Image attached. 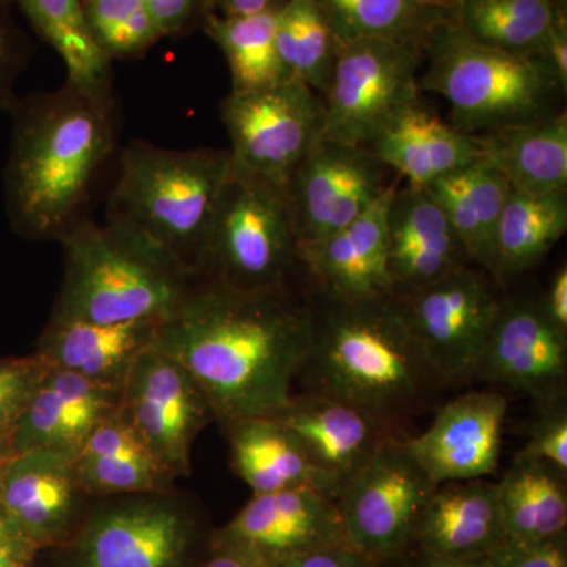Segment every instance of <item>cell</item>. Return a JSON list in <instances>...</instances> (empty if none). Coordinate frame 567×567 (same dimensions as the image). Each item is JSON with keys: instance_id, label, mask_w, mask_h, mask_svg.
Segmentation results:
<instances>
[{"instance_id": "obj_45", "label": "cell", "mask_w": 567, "mask_h": 567, "mask_svg": "<svg viewBox=\"0 0 567 567\" xmlns=\"http://www.w3.org/2000/svg\"><path fill=\"white\" fill-rule=\"evenodd\" d=\"M3 2L7 0H0V102L6 100L7 84L17 65V37L3 13Z\"/></svg>"}, {"instance_id": "obj_49", "label": "cell", "mask_w": 567, "mask_h": 567, "mask_svg": "<svg viewBox=\"0 0 567 567\" xmlns=\"http://www.w3.org/2000/svg\"><path fill=\"white\" fill-rule=\"evenodd\" d=\"M443 2H445L447 7H451V9H453V7L456 6V3L461 2V0H443Z\"/></svg>"}, {"instance_id": "obj_41", "label": "cell", "mask_w": 567, "mask_h": 567, "mask_svg": "<svg viewBox=\"0 0 567 567\" xmlns=\"http://www.w3.org/2000/svg\"><path fill=\"white\" fill-rule=\"evenodd\" d=\"M544 61L548 63L555 78H557L559 87L567 91V10L566 0H557L554 18H551L550 28H548L546 41H544L543 51H540Z\"/></svg>"}, {"instance_id": "obj_9", "label": "cell", "mask_w": 567, "mask_h": 567, "mask_svg": "<svg viewBox=\"0 0 567 567\" xmlns=\"http://www.w3.org/2000/svg\"><path fill=\"white\" fill-rule=\"evenodd\" d=\"M423 54L415 41H336L323 140L368 148L395 115L420 103Z\"/></svg>"}, {"instance_id": "obj_32", "label": "cell", "mask_w": 567, "mask_h": 567, "mask_svg": "<svg viewBox=\"0 0 567 567\" xmlns=\"http://www.w3.org/2000/svg\"><path fill=\"white\" fill-rule=\"evenodd\" d=\"M555 6L557 0H461L453 7V20L486 47L540 55Z\"/></svg>"}, {"instance_id": "obj_29", "label": "cell", "mask_w": 567, "mask_h": 567, "mask_svg": "<svg viewBox=\"0 0 567 567\" xmlns=\"http://www.w3.org/2000/svg\"><path fill=\"white\" fill-rule=\"evenodd\" d=\"M567 230V192H513L496 227L492 276L502 284L536 267Z\"/></svg>"}, {"instance_id": "obj_39", "label": "cell", "mask_w": 567, "mask_h": 567, "mask_svg": "<svg viewBox=\"0 0 567 567\" xmlns=\"http://www.w3.org/2000/svg\"><path fill=\"white\" fill-rule=\"evenodd\" d=\"M148 9L164 37L182 35L204 20L208 13V0H147Z\"/></svg>"}, {"instance_id": "obj_44", "label": "cell", "mask_w": 567, "mask_h": 567, "mask_svg": "<svg viewBox=\"0 0 567 567\" xmlns=\"http://www.w3.org/2000/svg\"><path fill=\"white\" fill-rule=\"evenodd\" d=\"M391 567H491L488 559H451L436 557L421 548L412 547L401 557L390 561Z\"/></svg>"}, {"instance_id": "obj_1", "label": "cell", "mask_w": 567, "mask_h": 567, "mask_svg": "<svg viewBox=\"0 0 567 567\" xmlns=\"http://www.w3.org/2000/svg\"><path fill=\"white\" fill-rule=\"evenodd\" d=\"M311 341V290L300 271L252 290L197 278L153 347L188 369L226 429L274 416L289 402Z\"/></svg>"}, {"instance_id": "obj_36", "label": "cell", "mask_w": 567, "mask_h": 567, "mask_svg": "<svg viewBox=\"0 0 567 567\" xmlns=\"http://www.w3.org/2000/svg\"><path fill=\"white\" fill-rule=\"evenodd\" d=\"M50 368L39 353L0 360V427L13 432Z\"/></svg>"}, {"instance_id": "obj_21", "label": "cell", "mask_w": 567, "mask_h": 567, "mask_svg": "<svg viewBox=\"0 0 567 567\" xmlns=\"http://www.w3.org/2000/svg\"><path fill=\"white\" fill-rule=\"evenodd\" d=\"M122 393L51 365L11 432L14 454L55 450L74 456L89 435L121 406Z\"/></svg>"}, {"instance_id": "obj_51", "label": "cell", "mask_w": 567, "mask_h": 567, "mask_svg": "<svg viewBox=\"0 0 567 567\" xmlns=\"http://www.w3.org/2000/svg\"><path fill=\"white\" fill-rule=\"evenodd\" d=\"M7 2H14V0H7Z\"/></svg>"}, {"instance_id": "obj_38", "label": "cell", "mask_w": 567, "mask_h": 567, "mask_svg": "<svg viewBox=\"0 0 567 567\" xmlns=\"http://www.w3.org/2000/svg\"><path fill=\"white\" fill-rule=\"evenodd\" d=\"M487 559L491 567H567V535L539 543L506 539Z\"/></svg>"}, {"instance_id": "obj_48", "label": "cell", "mask_w": 567, "mask_h": 567, "mask_svg": "<svg viewBox=\"0 0 567 567\" xmlns=\"http://www.w3.org/2000/svg\"><path fill=\"white\" fill-rule=\"evenodd\" d=\"M13 436L10 429L0 427V468L13 456Z\"/></svg>"}, {"instance_id": "obj_11", "label": "cell", "mask_w": 567, "mask_h": 567, "mask_svg": "<svg viewBox=\"0 0 567 567\" xmlns=\"http://www.w3.org/2000/svg\"><path fill=\"white\" fill-rule=\"evenodd\" d=\"M494 276L465 265L413 292L394 295L406 323L447 386L473 382L505 293Z\"/></svg>"}, {"instance_id": "obj_16", "label": "cell", "mask_w": 567, "mask_h": 567, "mask_svg": "<svg viewBox=\"0 0 567 567\" xmlns=\"http://www.w3.org/2000/svg\"><path fill=\"white\" fill-rule=\"evenodd\" d=\"M383 169L368 148L317 142L286 183L298 246L327 237L363 215L388 188Z\"/></svg>"}, {"instance_id": "obj_22", "label": "cell", "mask_w": 567, "mask_h": 567, "mask_svg": "<svg viewBox=\"0 0 567 567\" xmlns=\"http://www.w3.org/2000/svg\"><path fill=\"white\" fill-rule=\"evenodd\" d=\"M507 539L498 486L486 480L439 484L413 547L451 559L486 558Z\"/></svg>"}, {"instance_id": "obj_31", "label": "cell", "mask_w": 567, "mask_h": 567, "mask_svg": "<svg viewBox=\"0 0 567 567\" xmlns=\"http://www.w3.org/2000/svg\"><path fill=\"white\" fill-rule=\"evenodd\" d=\"M276 9L252 14L207 13L204 28L221 48L233 91L249 92L286 81L276 50Z\"/></svg>"}, {"instance_id": "obj_46", "label": "cell", "mask_w": 567, "mask_h": 567, "mask_svg": "<svg viewBox=\"0 0 567 567\" xmlns=\"http://www.w3.org/2000/svg\"><path fill=\"white\" fill-rule=\"evenodd\" d=\"M284 0H208V9L218 10V14H252L276 9Z\"/></svg>"}, {"instance_id": "obj_47", "label": "cell", "mask_w": 567, "mask_h": 567, "mask_svg": "<svg viewBox=\"0 0 567 567\" xmlns=\"http://www.w3.org/2000/svg\"><path fill=\"white\" fill-rule=\"evenodd\" d=\"M193 567H262L230 551L210 550L207 557Z\"/></svg>"}, {"instance_id": "obj_24", "label": "cell", "mask_w": 567, "mask_h": 567, "mask_svg": "<svg viewBox=\"0 0 567 567\" xmlns=\"http://www.w3.org/2000/svg\"><path fill=\"white\" fill-rule=\"evenodd\" d=\"M368 151L415 188H427L440 178L464 171L481 159L476 136L440 121L421 103L395 115Z\"/></svg>"}, {"instance_id": "obj_3", "label": "cell", "mask_w": 567, "mask_h": 567, "mask_svg": "<svg viewBox=\"0 0 567 567\" xmlns=\"http://www.w3.org/2000/svg\"><path fill=\"white\" fill-rule=\"evenodd\" d=\"M115 145L110 87L66 81L33 96L14 128L7 197L14 227L32 240H59L80 213Z\"/></svg>"}, {"instance_id": "obj_42", "label": "cell", "mask_w": 567, "mask_h": 567, "mask_svg": "<svg viewBox=\"0 0 567 567\" xmlns=\"http://www.w3.org/2000/svg\"><path fill=\"white\" fill-rule=\"evenodd\" d=\"M375 561L350 546L322 548L287 559L276 567H377Z\"/></svg>"}, {"instance_id": "obj_13", "label": "cell", "mask_w": 567, "mask_h": 567, "mask_svg": "<svg viewBox=\"0 0 567 567\" xmlns=\"http://www.w3.org/2000/svg\"><path fill=\"white\" fill-rule=\"evenodd\" d=\"M476 380L525 395L536 410L567 402V333L551 322L540 297L505 295Z\"/></svg>"}, {"instance_id": "obj_15", "label": "cell", "mask_w": 567, "mask_h": 567, "mask_svg": "<svg viewBox=\"0 0 567 567\" xmlns=\"http://www.w3.org/2000/svg\"><path fill=\"white\" fill-rule=\"evenodd\" d=\"M122 410L174 480L189 475L194 440L215 415L185 365L153 346L145 350L123 386Z\"/></svg>"}, {"instance_id": "obj_7", "label": "cell", "mask_w": 567, "mask_h": 567, "mask_svg": "<svg viewBox=\"0 0 567 567\" xmlns=\"http://www.w3.org/2000/svg\"><path fill=\"white\" fill-rule=\"evenodd\" d=\"M300 271L286 185L230 162L197 278L252 290L290 281Z\"/></svg>"}, {"instance_id": "obj_35", "label": "cell", "mask_w": 567, "mask_h": 567, "mask_svg": "<svg viewBox=\"0 0 567 567\" xmlns=\"http://www.w3.org/2000/svg\"><path fill=\"white\" fill-rule=\"evenodd\" d=\"M81 7L93 39L111 61L140 58L163 39L147 0H81Z\"/></svg>"}, {"instance_id": "obj_27", "label": "cell", "mask_w": 567, "mask_h": 567, "mask_svg": "<svg viewBox=\"0 0 567 567\" xmlns=\"http://www.w3.org/2000/svg\"><path fill=\"white\" fill-rule=\"evenodd\" d=\"M481 162L503 175L514 192H567V115L477 134Z\"/></svg>"}, {"instance_id": "obj_40", "label": "cell", "mask_w": 567, "mask_h": 567, "mask_svg": "<svg viewBox=\"0 0 567 567\" xmlns=\"http://www.w3.org/2000/svg\"><path fill=\"white\" fill-rule=\"evenodd\" d=\"M41 551L0 499V567H35Z\"/></svg>"}, {"instance_id": "obj_43", "label": "cell", "mask_w": 567, "mask_h": 567, "mask_svg": "<svg viewBox=\"0 0 567 567\" xmlns=\"http://www.w3.org/2000/svg\"><path fill=\"white\" fill-rule=\"evenodd\" d=\"M544 309L551 322L567 333V267L558 268L546 295L540 297Z\"/></svg>"}, {"instance_id": "obj_8", "label": "cell", "mask_w": 567, "mask_h": 567, "mask_svg": "<svg viewBox=\"0 0 567 567\" xmlns=\"http://www.w3.org/2000/svg\"><path fill=\"white\" fill-rule=\"evenodd\" d=\"M212 532L167 494L103 498L89 507L58 567H193L210 551Z\"/></svg>"}, {"instance_id": "obj_14", "label": "cell", "mask_w": 567, "mask_h": 567, "mask_svg": "<svg viewBox=\"0 0 567 567\" xmlns=\"http://www.w3.org/2000/svg\"><path fill=\"white\" fill-rule=\"evenodd\" d=\"M341 546L350 544L336 499L308 487L252 495L210 536V550L230 551L262 567Z\"/></svg>"}, {"instance_id": "obj_23", "label": "cell", "mask_w": 567, "mask_h": 567, "mask_svg": "<svg viewBox=\"0 0 567 567\" xmlns=\"http://www.w3.org/2000/svg\"><path fill=\"white\" fill-rule=\"evenodd\" d=\"M159 323L153 319L121 323L50 320L35 353L54 368L123 391L133 364L153 346Z\"/></svg>"}, {"instance_id": "obj_34", "label": "cell", "mask_w": 567, "mask_h": 567, "mask_svg": "<svg viewBox=\"0 0 567 567\" xmlns=\"http://www.w3.org/2000/svg\"><path fill=\"white\" fill-rule=\"evenodd\" d=\"M336 41L316 0H284L276 10V50L286 80L327 92Z\"/></svg>"}, {"instance_id": "obj_50", "label": "cell", "mask_w": 567, "mask_h": 567, "mask_svg": "<svg viewBox=\"0 0 567 567\" xmlns=\"http://www.w3.org/2000/svg\"><path fill=\"white\" fill-rule=\"evenodd\" d=\"M377 567H391L390 563H385V565H379Z\"/></svg>"}, {"instance_id": "obj_10", "label": "cell", "mask_w": 567, "mask_h": 567, "mask_svg": "<svg viewBox=\"0 0 567 567\" xmlns=\"http://www.w3.org/2000/svg\"><path fill=\"white\" fill-rule=\"evenodd\" d=\"M436 487L402 436H390L336 495L350 546L377 565L401 557L415 544Z\"/></svg>"}, {"instance_id": "obj_17", "label": "cell", "mask_w": 567, "mask_h": 567, "mask_svg": "<svg viewBox=\"0 0 567 567\" xmlns=\"http://www.w3.org/2000/svg\"><path fill=\"white\" fill-rule=\"evenodd\" d=\"M507 409L502 391H470L440 405L427 431L402 442L435 484L486 480L498 470Z\"/></svg>"}, {"instance_id": "obj_33", "label": "cell", "mask_w": 567, "mask_h": 567, "mask_svg": "<svg viewBox=\"0 0 567 567\" xmlns=\"http://www.w3.org/2000/svg\"><path fill=\"white\" fill-rule=\"evenodd\" d=\"M35 31L61 55L66 81L81 87H110L111 59L93 39L81 0H14Z\"/></svg>"}, {"instance_id": "obj_19", "label": "cell", "mask_w": 567, "mask_h": 567, "mask_svg": "<svg viewBox=\"0 0 567 567\" xmlns=\"http://www.w3.org/2000/svg\"><path fill=\"white\" fill-rule=\"evenodd\" d=\"M395 186L342 229L298 246V262L317 292L342 301L393 295L390 278L388 212Z\"/></svg>"}, {"instance_id": "obj_18", "label": "cell", "mask_w": 567, "mask_h": 567, "mask_svg": "<svg viewBox=\"0 0 567 567\" xmlns=\"http://www.w3.org/2000/svg\"><path fill=\"white\" fill-rule=\"evenodd\" d=\"M87 498L78 483L73 454L24 451L0 468V499L41 554L70 543L87 513Z\"/></svg>"}, {"instance_id": "obj_28", "label": "cell", "mask_w": 567, "mask_h": 567, "mask_svg": "<svg viewBox=\"0 0 567 567\" xmlns=\"http://www.w3.org/2000/svg\"><path fill=\"white\" fill-rule=\"evenodd\" d=\"M496 486L507 539L539 543L567 535V473L518 453Z\"/></svg>"}, {"instance_id": "obj_20", "label": "cell", "mask_w": 567, "mask_h": 567, "mask_svg": "<svg viewBox=\"0 0 567 567\" xmlns=\"http://www.w3.org/2000/svg\"><path fill=\"white\" fill-rule=\"evenodd\" d=\"M274 416L297 436L312 464L334 481L338 492L385 440L401 436L363 410L323 394L293 393Z\"/></svg>"}, {"instance_id": "obj_12", "label": "cell", "mask_w": 567, "mask_h": 567, "mask_svg": "<svg viewBox=\"0 0 567 567\" xmlns=\"http://www.w3.org/2000/svg\"><path fill=\"white\" fill-rule=\"evenodd\" d=\"M237 169L286 185L295 167L324 136V104L303 82L286 80L260 91L230 92L221 103Z\"/></svg>"}, {"instance_id": "obj_4", "label": "cell", "mask_w": 567, "mask_h": 567, "mask_svg": "<svg viewBox=\"0 0 567 567\" xmlns=\"http://www.w3.org/2000/svg\"><path fill=\"white\" fill-rule=\"evenodd\" d=\"M65 271L51 320L121 323L164 320L197 276L144 235L81 219L62 238Z\"/></svg>"}, {"instance_id": "obj_52", "label": "cell", "mask_w": 567, "mask_h": 567, "mask_svg": "<svg viewBox=\"0 0 567 567\" xmlns=\"http://www.w3.org/2000/svg\"><path fill=\"white\" fill-rule=\"evenodd\" d=\"M37 567V566H35ZM55 567H58V565H55Z\"/></svg>"}, {"instance_id": "obj_5", "label": "cell", "mask_w": 567, "mask_h": 567, "mask_svg": "<svg viewBox=\"0 0 567 567\" xmlns=\"http://www.w3.org/2000/svg\"><path fill=\"white\" fill-rule=\"evenodd\" d=\"M107 221L144 235L199 276L212 223L230 173L229 151H171L134 141L121 153Z\"/></svg>"}, {"instance_id": "obj_25", "label": "cell", "mask_w": 567, "mask_h": 567, "mask_svg": "<svg viewBox=\"0 0 567 567\" xmlns=\"http://www.w3.org/2000/svg\"><path fill=\"white\" fill-rule=\"evenodd\" d=\"M74 472L89 498L167 494L174 481L130 423L122 404L74 454Z\"/></svg>"}, {"instance_id": "obj_2", "label": "cell", "mask_w": 567, "mask_h": 567, "mask_svg": "<svg viewBox=\"0 0 567 567\" xmlns=\"http://www.w3.org/2000/svg\"><path fill=\"white\" fill-rule=\"evenodd\" d=\"M309 290L312 341L297 377L303 393L344 401L401 436L410 421L442 405L450 386L394 295L342 301Z\"/></svg>"}, {"instance_id": "obj_30", "label": "cell", "mask_w": 567, "mask_h": 567, "mask_svg": "<svg viewBox=\"0 0 567 567\" xmlns=\"http://www.w3.org/2000/svg\"><path fill=\"white\" fill-rule=\"evenodd\" d=\"M336 41L393 40L425 43L453 18L443 0H316Z\"/></svg>"}, {"instance_id": "obj_6", "label": "cell", "mask_w": 567, "mask_h": 567, "mask_svg": "<svg viewBox=\"0 0 567 567\" xmlns=\"http://www.w3.org/2000/svg\"><path fill=\"white\" fill-rule=\"evenodd\" d=\"M423 61L420 87L442 96L454 128L473 136L551 117L566 95L543 55L486 47L453 18L425 40Z\"/></svg>"}, {"instance_id": "obj_26", "label": "cell", "mask_w": 567, "mask_h": 567, "mask_svg": "<svg viewBox=\"0 0 567 567\" xmlns=\"http://www.w3.org/2000/svg\"><path fill=\"white\" fill-rule=\"evenodd\" d=\"M234 472L252 495L308 487L333 496L338 486L320 472L297 436L275 416L248 417L224 429Z\"/></svg>"}, {"instance_id": "obj_37", "label": "cell", "mask_w": 567, "mask_h": 567, "mask_svg": "<svg viewBox=\"0 0 567 567\" xmlns=\"http://www.w3.org/2000/svg\"><path fill=\"white\" fill-rule=\"evenodd\" d=\"M520 453L539 458L567 473V402L537 410Z\"/></svg>"}]
</instances>
